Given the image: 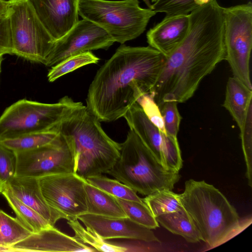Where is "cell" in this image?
I'll list each match as a JSON object with an SVG mask.
<instances>
[{
	"mask_svg": "<svg viewBox=\"0 0 252 252\" xmlns=\"http://www.w3.org/2000/svg\"><path fill=\"white\" fill-rule=\"evenodd\" d=\"M223 7L217 0L192 11L187 34L166 60L150 94L159 106L183 103L225 58Z\"/></svg>",
	"mask_w": 252,
	"mask_h": 252,
	"instance_id": "obj_1",
	"label": "cell"
},
{
	"mask_svg": "<svg viewBox=\"0 0 252 252\" xmlns=\"http://www.w3.org/2000/svg\"><path fill=\"white\" fill-rule=\"evenodd\" d=\"M166 57L150 46H120L97 70L89 88L86 108L99 122L126 114L144 93H150Z\"/></svg>",
	"mask_w": 252,
	"mask_h": 252,
	"instance_id": "obj_2",
	"label": "cell"
},
{
	"mask_svg": "<svg viewBox=\"0 0 252 252\" xmlns=\"http://www.w3.org/2000/svg\"><path fill=\"white\" fill-rule=\"evenodd\" d=\"M74 159V173L83 179L106 173L118 158L121 144L112 139L84 105L58 126Z\"/></svg>",
	"mask_w": 252,
	"mask_h": 252,
	"instance_id": "obj_3",
	"label": "cell"
},
{
	"mask_svg": "<svg viewBox=\"0 0 252 252\" xmlns=\"http://www.w3.org/2000/svg\"><path fill=\"white\" fill-rule=\"evenodd\" d=\"M179 196L201 240L210 248L221 245L249 225V220H241L226 197L204 181L187 180L184 191Z\"/></svg>",
	"mask_w": 252,
	"mask_h": 252,
	"instance_id": "obj_4",
	"label": "cell"
},
{
	"mask_svg": "<svg viewBox=\"0 0 252 252\" xmlns=\"http://www.w3.org/2000/svg\"><path fill=\"white\" fill-rule=\"evenodd\" d=\"M120 144L119 157L106 173L143 195L173 189L179 172L165 169L134 131Z\"/></svg>",
	"mask_w": 252,
	"mask_h": 252,
	"instance_id": "obj_5",
	"label": "cell"
},
{
	"mask_svg": "<svg viewBox=\"0 0 252 252\" xmlns=\"http://www.w3.org/2000/svg\"><path fill=\"white\" fill-rule=\"evenodd\" d=\"M156 13L150 8H142L139 0H79L78 5L79 16L122 44L142 34Z\"/></svg>",
	"mask_w": 252,
	"mask_h": 252,
	"instance_id": "obj_6",
	"label": "cell"
},
{
	"mask_svg": "<svg viewBox=\"0 0 252 252\" xmlns=\"http://www.w3.org/2000/svg\"><path fill=\"white\" fill-rule=\"evenodd\" d=\"M83 105L68 96L55 103L19 100L0 116V141L31 133L57 131L59 125Z\"/></svg>",
	"mask_w": 252,
	"mask_h": 252,
	"instance_id": "obj_7",
	"label": "cell"
},
{
	"mask_svg": "<svg viewBox=\"0 0 252 252\" xmlns=\"http://www.w3.org/2000/svg\"><path fill=\"white\" fill-rule=\"evenodd\" d=\"M12 54L45 64L55 40L38 17L30 0H8Z\"/></svg>",
	"mask_w": 252,
	"mask_h": 252,
	"instance_id": "obj_8",
	"label": "cell"
},
{
	"mask_svg": "<svg viewBox=\"0 0 252 252\" xmlns=\"http://www.w3.org/2000/svg\"><path fill=\"white\" fill-rule=\"evenodd\" d=\"M225 60L233 77L252 90L250 60L252 48V4L223 7Z\"/></svg>",
	"mask_w": 252,
	"mask_h": 252,
	"instance_id": "obj_9",
	"label": "cell"
},
{
	"mask_svg": "<svg viewBox=\"0 0 252 252\" xmlns=\"http://www.w3.org/2000/svg\"><path fill=\"white\" fill-rule=\"evenodd\" d=\"M14 152L17 159L15 176L40 178L74 173L72 154L65 140L60 134L49 144L32 150Z\"/></svg>",
	"mask_w": 252,
	"mask_h": 252,
	"instance_id": "obj_10",
	"label": "cell"
},
{
	"mask_svg": "<svg viewBox=\"0 0 252 252\" xmlns=\"http://www.w3.org/2000/svg\"><path fill=\"white\" fill-rule=\"evenodd\" d=\"M39 181L46 201L64 214L66 220L77 219L87 213L86 179L72 173L43 177L39 178Z\"/></svg>",
	"mask_w": 252,
	"mask_h": 252,
	"instance_id": "obj_11",
	"label": "cell"
},
{
	"mask_svg": "<svg viewBox=\"0 0 252 252\" xmlns=\"http://www.w3.org/2000/svg\"><path fill=\"white\" fill-rule=\"evenodd\" d=\"M115 42L109 34L95 24L79 20L66 34L56 40L45 65L52 67L75 55L98 49H107Z\"/></svg>",
	"mask_w": 252,
	"mask_h": 252,
	"instance_id": "obj_12",
	"label": "cell"
},
{
	"mask_svg": "<svg viewBox=\"0 0 252 252\" xmlns=\"http://www.w3.org/2000/svg\"><path fill=\"white\" fill-rule=\"evenodd\" d=\"M81 220L88 228L104 240L128 239L146 242H159L151 229L139 224L128 217L112 218L84 214L79 216Z\"/></svg>",
	"mask_w": 252,
	"mask_h": 252,
	"instance_id": "obj_13",
	"label": "cell"
},
{
	"mask_svg": "<svg viewBox=\"0 0 252 252\" xmlns=\"http://www.w3.org/2000/svg\"><path fill=\"white\" fill-rule=\"evenodd\" d=\"M38 17L55 40L79 21V0H30Z\"/></svg>",
	"mask_w": 252,
	"mask_h": 252,
	"instance_id": "obj_14",
	"label": "cell"
},
{
	"mask_svg": "<svg viewBox=\"0 0 252 252\" xmlns=\"http://www.w3.org/2000/svg\"><path fill=\"white\" fill-rule=\"evenodd\" d=\"M11 248L14 252H96L75 236H69L54 226L33 233Z\"/></svg>",
	"mask_w": 252,
	"mask_h": 252,
	"instance_id": "obj_15",
	"label": "cell"
},
{
	"mask_svg": "<svg viewBox=\"0 0 252 252\" xmlns=\"http://www.w3.org/2000/svg\"><path fill=\"white\" fill-rule=\"evenodd\" d=\"M189 26V15L165 16L147 32L149 46L168 57L183 41Z\"/></svg>",
	"mask_w": 252,
	"mask_h": 252,
	"instance_id": "obj_16",
	"label": "cell"
},
{
	"mask_svg": "<svg viewBox=\"0 0 252 252\" xmlns=\"http://www.w3.org/2000/svg\"><path fill=\"white\" fill-rule=\"evenodd\" d=\"M6 185L18 199L36 211L52 226L60 219H66L64 214L46 201L41 191L39 178L15 176Z\"/></svg>",
	"mask_w": 252,
	"mask_h": 252,
	"instance_id": "obj_17",
	"label": "cell"
},
{
	"mask_svg": "<svg viewBox=\"0 0 252 252\" xmlns=\"http://www.w3.org/2000/svg\"><path fill=\"white\" fill-rule=\"evenodd\" d=\"M123 117L129 129L137 135L163 166V133L148 118L137 102L129 108Z\"/></svg>",
	"mask_w": 252,
	"mask_h": 252,
	"instance_id": "obj_18",
	"label": "cell"
},
{
	"mask_svg": "<svg viewBox=\"0 0 252 252\" xmlns=\"http://www.w3.org/2000/svg\"><path fill=\"white\" fill-rule=\"evenodd\" d=\"M222 105L229 112L241 130L249 110L252 108V90L238 79L229 77Z\"/></svg>",
	"mask_w": 252,
	"mask_h": 252,
	"instance_id": "obj_19",
	"label": "cell"
},
{
	"mask_svg": "<svg viewBox=\"0 0 252 252\" xmlns=\"http://www.w3.org/2000/svg\"><path fill=\"white\" fill-rule=\"evenodd\" d=\"M87 214L112 218L127 217L116 197L89 184L84 185Z\"/></svg>",
	"mask_w": 252,
	"mask_h": 252,
	"instance_id": "obj_20",
	"label": "cell"
},
{
	"mask_svg": "<svg viewBox=\"0 0 252 252\" xmlns=\"http://www.w3.org/2000/svg\"><path fill=\"white\" fill-rule=\"evenodd\" d=\"M156 219L163 227L173 234L182 236L188 242L195 243L201 240L196 226L184 208L161 215Z\"/></svg>",
	"mask_w": 252,
	"mask_h": 252,
	"instance_id": "obj_21",
	"label": "cell"
},
{
	"mask_svg": "<svg viewBox=\"0 0 252 252\" xmlns=\"http://www.w3.org/2000/svg\"><path fill=\"white\" fill-rule=\"evenodd\" d=\"M1 193L14 212L16 218L32 233L53 226L36 211L18 199L7 185Z\"/></svg>",
	"mask_w": 252,
	"mask_h": 252,
	"instance_id": "obj_22",
	"label": "cell"
},
{
	"mask_svg": "<svg viewBox=\"0 0 252 252\" xmlns=\"http://www.w3.org/2000/svg\"><path fill=\"white\" fill-rule=\"evenodd\" d=\"M154 217L184 209L180 199L179 194L169 189H163L147 195L142 198Z\"/></svg>",
	"mask_w": 252,
	"mask_h": 252,
	"instance_id": "obj_23",
	"label": "cell"
},
{
	"mask_svg": "<svg viewBox=\"0 0 252 252\" xmlns=\"http://www.w3.org/2000/svg\"><path fill=\"white\" fill-rule=\"evenodd\" d=\"M32 233L17 218L0 210V246L11 247Z\"/></svg>",
	"mask_w": 252,
	"mask_h": 252,
	"instance_id": "obj_24",
	"label": "cell"
},
{
	"mask_svg": "<svg viewBox=\"0 0 252 252\" xmlns=\"http://www.w3.org/2000/svg\"><path fill=\"white\" fill-rule=\"evenodd\" d=\"M67 224L74 232L75 236L83 243L91 246L96 251L106 252H126V247L107 242L94 231L81 224L78 219H71L67 221Z\"/></svg>",
	"mask_w": 252,
	"mask_h": 252,
	"instance_id": "obj_25",
	"label": "cell"
},
{
	"mask_svg": "<svg viewBox=\"0 0 252 252\" xmlns=\"http://www.w3.org/2000/svg\"><path fill=\"white\" fill-rule=\"evenodd\" d=\"M59 135L58 132L53 130L34 132L5 139L0 143L14 152L26 151L49 144Z\"/></svg>",
	"mask_w": 252,
	"mask_h": 252,
	"instance_id": "obj_26",
	"label": "cell"
},
{
	"mask_svg": "<svg viewBox=\"0 0 252 252\" xmlns=\"http://www.w3.org/2000/svg\"><path fill=\"white\" fill-rule=\"evenodd\" d=\"M86 180L89 184L116 197L143 202L142 198L137 195L136 192L116 179H110L100 174L89 177Z\"/></svg>",
	"mask_w": 252,
	"mask_h": 252,
	"instance_id": "obj_27",
	"label": "cell"
},
{
	"mask_svg": "<svg viewBox=\"0 0 252 252\" xmlns=\"http://www.w3.org/2000/svg\"><path fill=\"white\" fill-rule=\"evenodd\" d=\"M99 58L91 51L86 52L70 56L52 66L47 78L53 82L61 77L80 67L90 64L97 63Z\"/></svg>",
	"mask_w": 252,
	"mask_h": 252,
	"instance_id": "obj_28",
	"label": "cell"
},
{
	"mask_svg": "<svg viewBox=\"0 0 252 252\" xmlns=\"http://www.w3.org/2000/svg\"><path fill=\"white\" fill-rule=\"evenodd\" d=\"M116 198L127 217L131 220L150 229L159 227L156 219L144 202H139Z\"/></svg>",
	"mask_w": 252,
	"mask_h": 252,
	"instance_id": "obj_29",
	"label": "cell"
},
{
	"mask_svg": "<svg viewBox=\"0 0 252 252\" xmlns=\"http://www.w3.org/2000/svg\"><path fill=\"white\" fill-rule=\"evenodd\" d=\"M213 0H157L150 8L156 13H163L165 16L189 15L194 10Z\"/></svg>",
	"mask_w": 252,
	"mask_h": 252,
	"instance_id": "obj_30",
	"label": "cell"
},
{
	"mask_svg": "<svg viewBox=\"0 0 252 252\" xmlns=\"http://www.w3.org/2000/svg\"><path fill=\"white\" fill-rule=\"evenodd\" d=\"M163 166L167 169L178 171L183 165V160L177 138L163 133Z\"/></svg>",
	"mask_w": 252,
	"mask_h": 252,
	"instance_id": "obj_31",
	"label": "cell"
},
{
	"mask_svg": "<svg viewBox=\"0 0 252 252\" xmlns=\"http://www.w3.org/2000/svg\"><path fill=\"white\" fill-rule=\"evenodd\" d=\"M242 147L246 165V177L248 185L252 187V108L248 113L244 124L240 130Z\"/></svg>",
	"mask_w": 252,
	"mask_h": 252,
	"instance_id": "obj_32",
	"label": "cell"
},
{
	"mask_svg": "<svg viewBox=\"0 0 252 252\" xmlns=\"http://www.w3.org/2000/svg\"><path fill=\"white\" fill-rule=\"evenodd\" d=\"M175 101H167L159 107L166 134L177 138L182 117Z\"/></svg>",
	"mask_w": 252,
	"mask_h": 252,
	"instance_id": "obj_33",
	"label": "cell"
},
{
	"mask_svg": "<svg viewBox=\"0 0 252 252\" xmlns=\"http://www.w3.org/2000/svg\"><path fill=\"white\" fill-rule=\"evenodd\" d=\"M136 102L142 108L148 118L162 133L166 134L160 108L150 93L142 94Z\"/></svg>",
	"mask_w": 252,
	"mask_h": 252,
	"instance_id": "obj_34",
	"label": "cell"
},
{
	"mask_svg": "<svg viewBox=\"0 0 252 252\" xmlns=\"http://www.w3.org/2000/svg\"><path fill=\"white\" fill-rule=\"evenodd\" d=\"M15 153L0 143V179L5 185L15 175Z\"/></svg>",
	"mask_w": 252,
	"mask_h": 252,
	"instance_id": "obj_35",
	"label": "cell"
},
{
	"mask_svg": "<svg viewBox=\"0 0 252 252\" xmlns=\"http://www.w3.org/2000/svg\"><path fill=\"white\" fill-rule=\"evenodd\" d=\"M0 54H12L9 24L7 16L0 17Z\"/></svg>",
	"mask_w": 252,
	"mask_h": 252,
	"instance_id": "obj_36",
	"label": "cell"
},
{
	"mask_svg": "<svg viewBox=\"0 0 252 252\" xmlns=\"http://www.w3.org/2000/svg\"><path fill=\"white\" fill-rule=\"evenodd\" d=\"M8 6V0H0V17L7 15Z\"/></svg>",
	"mask_w": 252,
	"mask_h": 252,
	"instance_id": "obj_37",
	"label": "cell"
},
{
	"mask_svg": "<svg viewBox=\"0 0 252 252\" xmlns=\"http://www.w3.org/2000/svg\"><path fill=\"white\" fill-rule=\"evenodd\" d=\"M0 252H14V251L11 247L0 246Z\"/></svg>",
	"mask_w": 252,
	"mask_h": 252,
	"instance_id": "obj_38",
	"label": "cell"
},
{
	"mask_svg": "<svg viewBox=\"0 0 252 252\" xmlns=\"http://www.w3.org/2000/svg\"><path fill=\"white\" fill-rule=\"evenodd\" d=\"M6 186L0 179V193H1L5 186Z\"/></svg>",
	"mask_w": 252,
	"mask_h": 252,
	"instance_id": "obj_39",
	"label": "cell"
},
{
	"mask_svg": "<svg viewBox=\"0 0 252 252\" xmlns=\"http://www.w3.org/2000/svg\"><path fill=\"white\" fill-rule=\"evenodd\" d=\"M146 5L148 6V8H151L152 3L150 2V0H143Z\"/></svg>",
	"mask_w": 252,
	"mask_h": 252,
	"instance_id": "obj_40",
	"label": "cell"
},
{
	"mask_svg": "<svg viewBox=\"0 0 252 252\" xmlns=\"http://www.w3.org/2000/svg\"><path fill=\"white\" fill-rule=\"evenodd\" d=\"M157 0H151V3L154 2L155 1H156Z\"/></svg>",
	"mask_w": 252,
	"mask_h": 252,
	"instance_id": "obj_41",
	"label": "cell"
}]
</instances>
